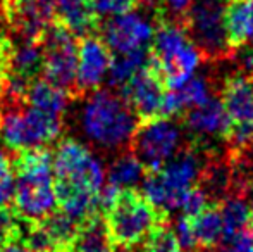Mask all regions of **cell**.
Instances as JSON below:
<instances>
[{
  "label": "cell",
  "mask_w": 253,
  "mask_h": 252,
  "mask_svg": "<svg viewBox=\"0 0 253 252\" xmlns=\"http://www.w3.org/2000/svg\"><path fill=\"white\" fill-rule=\"evenodd\" d=\"M64 118L24 104H0V135L12 152L48 147L62 133Z\"/></svg>",
  "instance_id": "obj_7"
},
{
  "label": "cell",
  "mask_w": 253,
  "mask_h": 252,
  "mask_svg": "<svg viewBox=\"0 0 253 252\" xmlns=\"http://www.w3.org/2000/svg\"><path fill=\"white\" fill-rule=\"evenodd\" d=\"M21 237V219L9 205H0V251Z\"/></svg>",
  "instance_id": "obj_28"
},
{
  "label": "cell",
  "mask_w": 253,
  "mask_h": 252,
  "mask_svg": "<svg viewBox=\"0 0 253 252\" xmlns=\"http://www.w3.org/2000/svg\"><path fill=\"white\" fill-rule=\"evenodd\" d=\"M145 252H183L177 237L169 225H160L152 230L150 235L145 239Z\"/></svg>",
  "instance_id": "obj_26"
},
{
  "label": "cell",
  "mask_w": 253,
  "mask_h": 252,
  "mask_svg": "<svg viewBox=\"0 0 253 252\" xmlns=\"http://www.w3.org/2000/svg\"><path fill=\"white\" fill-rule=\"evenodd\" d=\"M43 71V47L42 42L19 40L10 54V73L28 81L37 80Z\"/></svg>",
  "instance_id": "obj_21"
},
{
  "label": "cell",
  "mask_w": 253,
  "mask_h": 252,
  "mask_svg": "<svg viewBox=\"0 0 253 252\" xmlns=\"http://www.w3.org/2000/svg\"><path fill=\"white\" fill-rule=\"evenodd\" d=\"M145 178V168L140 159L129 151L119 152L109 169H107V182L116 189H136V185Z\"/></svg>",
  "instance_id": "obj_23"
},
{
  "label": "cell",
  "mask_w": 253,
  "mask_h": 252,
  "mask_svg": "<svg viewBox=\"0 0 253 252\" xmlns=\"http://www.w3.org/2000/svg\"><path fill=\"white\" fill-rule=\"evenodd\" d=\"M167 92L169 88L148 61L121 88V95L127 101L140 121L162 118V107Z\"/></svg>",
  "instance_id": "obj_14"
},
{
  "label": "cell",
  "mask_w": 253,
  "mask_h": 252,
  "mask_svg": "<svg viewBox=\"0 0 253 252\" xmlns=\"http://www.w3.org/2000/svg\"><path fill=\"white\" fill-rule=\"evenodd\" d=\"M43 47V78L53 87L67 92L71 99H78V42L62 24L53 23L42 37Z\"/></svg>",
  "instance_id": "obj_11"
},
{
  "label": "cell",
  "mask_w": 253,
  "mask_h": 252,
  "mask_svg": "<svg viewBox=\"0 0 253 252\" xmlns=\"http://www.w3.org/2000/svg\"><path fill=\"white\" fill-rule=\"evenodd\" d=\"M141 0H95V9L100 17H114L136 10Z\"/></svg>",
  "instance_id": "obj_29"
},
{
  "label": "cell",
  "mask_w": 253,
  "mask_h": 252,
  "mask_svg": "<svg viewBox=\"0 0 253 252\" xmlns=\"http://www.w3.org/2000/svg\"><path fill=\"white\" fill-rule=\"evenodd\" d=\"M141 3H145V5H150V7H155L160 3V0H141Z\"/></svg>",
  "instance_id": "obj_33"
},
{
  "label": "cell",
  "mask_w": 253,
  "mask_h": 252,
  "mask_svg": "<svg viewBox=\"0 0 253 252\" xmlns=\"http://www.w3.org/2000/svg\"><path fill=\"white\" fill-rule=\"evenodd\" d=\"M53 154L48 147L14 152V211L26 223H38L57 209L53 190Z\"/></svg>",
  "instance_id": "obj_4"
},
{
  "label": "cell",
  "mask_w": 253,
  "mask_h": 252,
  "mask_svg": "<svg viewBox=\"0 0 253 252\" xmlns=\"http://www.w3.org/2000/svg\"><path fill=\"white\" fill-rule=\"evenodd\" d=\"M53 21L62 24L76 38L97 35L100 16L95 9V0H55Z\"/></svg>",
  "instance_id": "obj_16"
},
{
  "label": "cell",
  "mask_w": 253,
  "mask_h": 252,
  "mask_svg": "<svg viewBox=\"0 0 253 252\" xmlns=\"http://www.w3.org/2000/svg\"><path fill=\"white\" fill-rule=\"evenodd\" d=\"M103 218L116 251L127 252L145 242L152 230L169 223V214L155 207L136 189H123L117 192Z\"/></svg>",
  "instance_id": "obj_6"
},
{
  "label": "cell",
  "mask_w": 253,
  "mask_h": 252,
  "mask_svg": "<svg viewBox=\"0 0 253 252\" xmlns=\"http://www.w3.org/2000/svg\"><path fill=\"white\" fill-rule=\"evenodd\" d=\"M252 204L253 202L245 197H240V195H229L220 202L219 209L224 225L222 239H229V237L236 235L247 228L252 212Z\"/></svg>",
  "instance_id": "obj_24"
},
{
  "label": "cell",
  "mask_w": 253,
  "mask_h": 252,
  "mask_svg": "<svg viewBox=\"0 0 253 252\" xmlns=\"http://www.w3.org/2000/svg\"><path fill=\"white\" fill-rule=\"evenodd\" d=\"M227 45L233 50L253 38V0H227L226 5Z\"/></svg>",
  "instance_id": "obj_17"
},
{
  "label": "cell",
  "mask_w": 253,
  "mask_h": 252,
  "mask_svg": "<svg viewBox=\"0 0 253 252\" xmlns=\"http://www.w3.org/2000/svg\"><path fill=\"white\" fill-rule=\"evenodd\" d=\"M174 119L152 118L138 123L129 151L140 159L145 171L159 169L184 147V128Z\"/></svg>",
  "instance_id": "obj_9"
},
{
  "label": "cell",
  "mask_w": 253,
  "mask_h": 252,
  "mask_svg": "<svg viewBox=\"0 0 253 252\" xmlns=\"http://www.w3.org/2000/svg\"><path fill=\"white\" fill-rule=\"evenodd\" d=\"M110 62H112V52L102 40V37L90 35V37L81 38L78 45V99L100 88L103 80L109 74Z\"/></svg>",
  "instance_id": "obj_15"
},
{
  "label": "cell",
  "mask_w": 253,
  "mask_h": 252,
  "mask_svg": "<svg viewBox=\"0 0 253 252\" xmlns=\"http://www.w3.org/2000/svg\"><path fill=\"white\" fill-rule=\"evenodd\" d=\"M71 101V95L60 88L53 87L45 78H37L30 83L26 94V104L31 107H37L48 114L64 118L67 104Z\"/></svg>",
  "instance_id": "obj_18"
},
{
  "label": "cell",
  "mask_w": 253,
  "mask_h": 252,
  "mask_svg": "<svg viewBox=\"0 0 253 252\" xmlns=\"http://www.w3.org/2000/svg\"><path fill=\"white\" fill-rule=\"evenodd\" d=\"M177 119L183 125L184 131L190 135L188 142L203 149L209 154H215L213 151H215L217 142L226 144L229 119L224 111L222 102L215 95H212L203 104L188 109Z\"/></svg>",
  "instance_id": "obj_12"
},
{
  "label": "cell",
  "mask_w": 253,
  "mask_h": 252,
  "mask_svg": "<svg viewBox=\"0 0 253 252\" xmlns=\"http://www.w3.org/2000/svg\"><path fill=\"white\" fill-rule=\"evenodd\" d=\"M138 116L127 101L110 88H98L84 95L78 112V126L95 149L103 152H123L129 149Z\"/></svg>",
  "instance_id": "obj_2"
},
{
  "label": "cell",
  "mask_w": 253,
  "mask_h": 252,
  "mask_svg": "<svg viewBox=\"0 0 253 252\" xmlns=\"http://www.w3.org/2000/svg\"><path fill=\"white\" fill-rule=\"evenodd\" d=\"M212 154L186 142L184 147L159 169L145 171L143 195L155 207L169 214L183 204L184 195L200 182L202 171Z\"/></svg>",
  "instance_id": "obj_5"
},
{
  "label": "cell",
  "mask_w": 253,
  "mask_h": 252,
  "mask_svg": "<svg viewBox=\"0 0 253 252\" xmlns=\"http://www.w3.org/2000/svg\"><path fill=\"white\" fill-rule=\"evenodd\" d=\"M42 226L47 232L48 239H50L53 251L55 252H73L74 244H76L78 233H80L81 223L71 218L59 207L48 214L45 219H42Z\"/></svg>",
  "instance_id": "obj_19"
},
{
  "label": "cell",
  "mask_w": 253,
  "mask_h": 252,
  "mask_svg": "<svg viewBox=\"0 0 253 252\" xmlns=\"http://www.w3.org/2000/svg\"><path fill=\"white\" fill-rule=\"evenodd\" d=\"M153 9L155 30L147 61L155 67L166 87L176 90L193 76L203 55L190 40L181 17L172 16L162 3Z\"/></svg>",
  "instance_id": "obj_3"
},
{
  "label": "cell",
  "mask_w": 253,
  "mask_h": 252,
  "mask_svg": "<svg viewBox=\"0 0 253 252\" xmlns=\"http://www.w3.org/2000/svg\"><path fill=\"white\" fill-rule=\"evenodd\" d=\"M16 175H14L12 157L0 151V205H9L14 201Z\"/></svg>",
  "instance_id": "obj_27"
},
{
  "label": "cell",
  "mask_w": 253,
  "mask_h": 252,
  "mask_svg": "<svg viewBox=\"0 0 253 252\" xmlns=\"http://www.w3.org/2000/svg\"><path fill=\"white\" fill-rule=\"evenodd\" d=\"M160 3H162L172 16L181 17L184 10L188 9V5L191 3V0H160Z\"/></svg>",
  "instance_id": "obj_31"
},
{
  "label": "cell",
  "mask_w": 253,
  "mask_h": 252,
  "mask_svg": "<svg viewBox=\"0 0 253 252\" xmlns=\"http://www.w3.org/2000/svg\"><path fill=\"white\" fill-rule=\"evenodd\" d=\"M227 0H191L181 21L190 40L205 61H219L231 55L226 35Z\"/></svg>",
  "instance_id": "obj_8"
},
{
  "label": "cell",
  "mask_w": 253,
  "mask_h": 252,
  "mask_svg": "<svg viewBox=\"0 0 253 252\" xmlns=\"http://www.w3.org/2000/svg\"><path fill=\"white\" fill-rule=\"evenodd\" d=\"M153 17L138 12H127L121 16L109 17L100 24L102 40L112 54H127V52L148 50L153 38Z\"/></svg>",
  "instance_id": "obj_13"
},
{
  "label": "cell",
  "mask_w": 253,
  "mask_h": 252,
  "mask_svg": "<svg viewBox=\"0 0 253 252\" xmlns=\"http://www.w3.org/2000/svg\"><path fill=\"white\" fill-rule=\"evenodd\" d=\"M0 252H33V251H31L30 247H28V244L19 237V239H16L14 242H10L9 246L3 247Z\"/></svg>",
  "instance_id": "obj_32"
},
{
  "label": "cell",
  "mask_w": 253,
  "mask_h": 252,
  "mask_svg": "<svg viewBox=\"0 0 253 252\" xmlns=\"http://www.w3.org/2000/svg\"><path fill=\"white\" fill-rule=\"evenodd\" d=\"M191 219V230H193L195 240L198 249H215L222 239L224 225L220 216L219 204H210Z\"/></svg>",
  "instance_id": "obj_22"
},
{
  "label": "cell",
  "mask_w": 253,
  "mask_h": 252,
  "mask_svg": "<svg viewBox=\"0 0 253 252\" xmlns=\"http://www.w3.org/2000/svg\"><path fill=\"white\" fill-rule=\"evenodd\" d=\"M220 102L229 119L226 145L238 152L253 144V76L234 73L220 88Z\"/></svg>",
  "instance_id": "obj_10"
},
{
  "label": "cell",
  "mask_w": 253,
  "mask_h": 252,
  "mask_svg": "<svg viewBox=\"0 0 253 252\" xmlns=\"http://www.w3.org/2000/svg\"><path fill=\"white\" fill-rule=\"evenodd\" d=\"M174 233L177 237V242H179L181 249L186 252H195L198 249L197 240H195L193 230H191V219L188 216L181 214L176 219V225H174Z\"/></svg>",
  "instance_id": "obj_30"
},
{
  "label": "cell",
  "mask_w": 253,
  "mask_h": 252,
  "mask_svg": "<svg viewBox=\"0 0 253 252\" xmlns=\"http://www.w3.org/2000/svg\"><path fill=\"white\" fill-rule=\"evenodd\" d=\"M57 207L83 223L100 212L98 194L105 182L102 161L76 138H62L52 159Z\"/></svg>",
  "instance_id": "obj_1"
},
{
  "label": "cell",
  "mask_w": 253,
  "mask_h": 252,
  "mask_svg": "<svg viewBox=\"0 0 253 252\" xmlns=\"http://www.w3.org/2000/svg\"><path fill=\"white\" fill-rule=\"evenodd\" d=\"M73 252H117L102 212H95L81 223Z\"/></svg>",
  "instance_id": "obj_20"
},
{
  "label": "cell",
  "mask_w": 253,
  "mask_h": 252,
  "mask_svg": "<svg viewBox=\"0 0 253 252\" xmlns=\"http://www.w3.org/2000/svg\"><path fill=\"white\" fill-rule=\"evenodd\" d=\"M148 50H138V52H127V54H114L112 62L109 67L107 81L110 88H123L138 71L147 62Z\"/></svg>",
  "instance_id": "obj_25"
}]
</instances>
